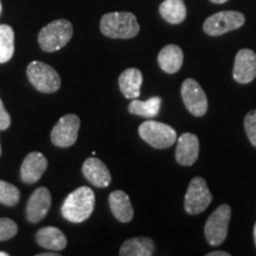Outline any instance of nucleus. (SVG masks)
Here are the masks:
<instances>
[{"label":"nucleus","mask_w":256,"mask_h":256,"mask_svg":"<svg viewBox=\"0 0 256 256\" xmlns=\"http://www.w3.org/2000/svg\"><path fill=\"white\" fill-rule=\"evenodd\" d=\"M95 208L94 191L88 186H81L66 198L60 208V214L72 223H82L88 220Z\"/></svg>","instance_id":"nucleus-1"},{"label":"nucleus","mask_w":256,"mask_h":256,"mask_svg":"<svg viewBox=\"0 0 256 256\" xmlns=\"http://www.w3.org/2000/svg\"><path fill=\"white\" fill-rule=\"evenodd\" d=\"M100 30L113 40H130L139 34L140 25L130 12H110L101 18Z\"/></svg>","instance_id":"nucleus-2"},{"label":"nucleus","mask_w":256,"mask_h":256,"mask_svg":"<svg viewBox=\"0 0 256 256\" xmlns=\"http://www.w3.org/2000/svg\"><path fill=\"white\" fill-rule=\"evenodd\" d=\"M74 34L72 24L66 19H57L42 28L38 44L46 52H55L69 43Z\"/></svg>","instance_id":"nucleus-3"},{"label":"nucleus","mask_w":256,"mask_h":256,"mask_svg":"<svg viewBox=\"0 0 256 256\" xmlns=\"http://www.w3.org/2000/svg\"><path fill=\"white\" fill-rule=\"evenodd\" d=\"M28 81L38 92L52 94L60 88V78L49 64L40 60H32L26 68Z\"/></svg>","instance_id":"nucleus-4"},{"label":"nucleus","mask_w":256,"mask_h":256,"mask_svg":"<svg viewBox=\"0 0 256 256\" xmlns=\"http://www.w3.org/2000/svg\"><path fill=\"white\" fill-rule=\"evenodd\" d=\"M139 136L150 146L158 150L168 148L177 142V132L168 124L147 120L139 126Z\"/></svg>","instance_id":"nucleus-5"},{"label":"nucleus","mask_w":256,"mask_h":256,"mask_svg":"<svg viewBox=\"0 0 256 256\" xmlns=\"http://www.w3.org/2000/svg\"><path fill=\"white\" fill-rule=\"evenodd\" d=\"M230 217H232V208L228 204L220 206L209 216L204 228V234L210 246L217 247L226 241L228 236Z\"/></svg>","instance_id":"nucleus-6"},{"label":"nucleus","mask_w":256,"mask_h":256,"mask_svg":"<svg viewBox=\"0 0 256 256\" xmlns=\"http://www.w3.org/2000/svg\"><path fill=\"white\" fill-rule=\"evenodd\" d=\"M212 202V194L206 179L194 177L188 184L184 198V209L188 215H198L208 209Z\"/></svg>","instance_id":"nucleus-7"},{"label":"nucleus","mask_w":256,"mask_h":256,"mask_svg":"<svg viewBox=\"0 0 256 256\" xmlns=\"http://www.w3.org/2000/svg\"><path fill=\"white\" fill-rule=\"evenodd\" d=\"M244 14L238 11H220L210 16L204 22L203 30L209 36H222L226 32L240 28L244 24Z\"/></svg>","instance_id":"nucleus-8"},{"label":"nucleus","mask_w":256,"mask_h":256,"mask_svg":"<svg viewBox=\"0 0 256 256\" xmlns=\"http://www.w3.org/2000/svg\"><path fill=\"white\" fill-rule=\"evenodd\" d=\"M80 126H81V121L78 115H64L51 130V142L55 146L62 147V148L72 146L78 140Z\"/></svg>","instance_id":"nucleus-9"},{"label":"nucleus","mask_w":256,"mask_h":256,"mask_svg":"<svg viewBox=\"0 0 256 256\" xmlns=\"http://www.w3.org/2000/svg\"><path fill=\"white\" fill-rule=\"evenodd\" d=\"M182 98L186 110L194 116H204L208 112V98L200 83L194 78H186L182 84Z\"/></svg>","instance_id":"nucleus-10"},{"label":"nucleus","mask_w":256,"mask_h":256,"mask_svg":"<svg viewBox=\"0 0 256 256\" xmlns=\"http://www.w3.org/2000/svg\"><path fill=\"white\" fill-rule=\"evenodd\" d=\"M232 76L238 83L247 84L256 78V54L250 49H242L238 52L234 64Z\"/></svg>","instance_id":"nucleus-11"},{"label":"nucleus","mask_w":256,"mask_h":256,"mask_svg":"<svg viewBox=\"0 0 256 256\" xmlns=\"http://www.w3.org/2000/svg\"><path fill=\"white\" fill-rule=\"evenodd\" d=\"M51 206V192L46 188H38L28 198L26 204V218L30 223L40 222Z\"/></svg>","instance_id":"nucleus-12"},{"label":"nucleus","mask_w":256,"mask_h":256,"mask_svg":"<svg viewBox=\"0 0 256 256\" xmlns=\"http://www.w3.org/2000/svg\"><path fill=\"white\" fill-rule=\"evenodd\" d=\"M48 168V160L40 152H31L25 156L20 166V179L25 184H34Z\"/></svg>","instance_id":"nucleus-13"},{"label":"nucleus","mask_w":256,"mask_h":256,"mask_svg":"<svg viewBox=\"0 0 256 256\" xmlns=\"http://www.w3.org/2000/svg\"><path fill=\"white\" fill-rule=\"evenodd\" d=\"M200 156V140L194 133H184L177 139L176 160L183 166H191Z\"/></svg>","instance_id":"nucleus-14"},{"label":"nucleus","mask_w":256,"mask_h":256,"mask_svg":"<svg viewBox=\"0 0 256 256\" xmlns=\"http://www.w3.org/2000/svg\"><path fill=\"white\" fill-rule=\"evenodd\" d=\"M82 174L96 188H107L112 182L110 170L100 159L92 156L83 162Z\"/></svg>","instance_id":"nucleus-15"},{"label":"nucleus","mask_w":256,"mask_h":256,"mask_svg":"<svg viewBox=\"0 0 256 256\" xmlns=\"http://www.w3.org/2000/svg\"><path fill=\"white\" fill-rule=\"evenodd\" d=\"M108 203L112 214L121 223H130L133 220L134 210L126 192L121 190L113 191L108 198Z\"/></svg>","instance_id":"nucleus-16"},{"label":"nucleus","mask_w":256,"mask_h":256,"mask_svg":"<svg viewBox=\"0 0 256 256\" xmlns=\"http://www.w3.org/2000/svg\"><path fill=\"white\" fill-rule=\"evenodd\" d=\"M142 81V72L139 69H126L119 78V88L124 98L134 100V98H138L140 96Z\"/></svg>","instance_id":"nucleus-17"},{"label":"nucleus","mask_w":256,"mask_h":256,"mask_svg":"<svg viewBox=\"0 0 256 256\" xmlns=\"http://www.w3.org/2000/svg\"><path fill=\"white\" fill-rule=\"evenodd\" d=\"M183 50L178 46L170 44L160 50L158 55V63L160 69L168 74H176L183 66Z\"/></svg>","instance_id":"nucleus-18"},{"label":"nucleus","mask_w":256,"mask_h":256,"mask_svg":"<svg viewBox=\"0 0 256 256\" xmlns=\"http://www.w3.org/2000/svg\"><path fill=\"white\" fill-rule=\"evenodd\" d=\"M36 242L42 248L50 250H62L66 247V238L62 230L56 226H46L36 234Z\"/></svg>","instance_id":"nucleus-19"},{"label":"nucleus","mask_w":256,"mask_h":256,"mask_svg":"<svg viewBox=\"0 0 256 256\" xmlns=\"http://www.w3.org/2000/svg\"><path fill=\"white\" fill-rule=\"evenodd\" d=\"M154 250L156 246L153 240L148 238H133L124 242L119 254L121 256H152Z\"/></svg>","instance_id":"nucleus-20"},{"label":"nucleus","mask_w":256,"mask_h":256,"mask_svg":"<svg viewBox=\"0 0 256 256\" xmlns=\"http://www.w3.org/2000/svg\"><path fill=\"white\" fill-rule=\"evenodd\" d=\"M159 12L170 24H180L186 18V6L183 0H164L159 6Z\"/></svg>","instance_id":"nucleus-21"},{"label":"nucleus","mask_w":256,"mask_h":256,"mask_svg":"<svg viewBox=\"0 0 256 256\" xmlns=\"http://www.w3.org/2000/svg\"><path fill=\"white\" fill-rule=\"evenodd\" d=\"M160 107H162V98L159 96H154L146 101H139L134 98L128 106V112L133 115L152 119L159 114Z\"/></svg>","instance_id":"nucleus-22"},{"label":"nucleus","mask_w":256,"mask_h":256,"mask_svg":"<svg viewBox=\"0 0 256 256\" xmlns=\"http://www.w3.org/2000/svg\"><path fill=\"white\" fill-rule=\"evenodd\" d=\"M14 54V31L10 25H0V64L8 62Z\"/></svg>","instance_id":"nucleus-23"},{"label":"nucleus","mask_w":256,"mask_h":256,"mask_svg":"<svg viewBox=\"0 0 256 256\" xmlns=\"http://www.w3.org/2000/svg\"><path fill=\"white\" fill-rule=\"evenodd\" d=\"M20 200V192L14 184L0 180V204L6 206H14Z\"/></svg>","instance_id":"nucleus-24"},{"label":"nucleus","mask_w":256,"mask_h":256,"mask_svg":"<svg viewBox=\"0 0 256 256\" xmlns=\"http://www.w3.org/2000/svg\"><path fill=\"white\" fill-rule=\"evenodd\" d=\"M18 232V226L14 220L2 217L0 218V241L14 238Z\"/></svg>","instance_id":"nucleus-25"},{"label":"nucleus","mask_w":256,"mask_h":256,"mask_svg":"<svg viewBox=\"0 0 256 256\" xmlns=\"http://www.w3.org/2000/svg\"><path fill=\"white\" fill-rule=\"evenodd\" d=\"M244 130L249 142L256 147V110H250L244 118Z\"/></svg>","instance_id":"nucleus-26"},{"label":"nucleus","mask_w":256,"mask_h":256,"mask_svg":"<svg viewBox=\"0 0 256 256\" xmlns=\"http://www.w3.org/2000/svg\"><path fill=\"white\" fill-rule=\"evenodd\" d=\"M11 126V116L5 110L4 104L0 100V130H5Z\"/></svg>","instance_id":"nucleus-27"},{"label":"nucleus","mask_w":256,"mask_h":256,"mask_svg":"<svg viewBox=\"0 0 256 256\" xmlns=\"http://www.w3.org/2000/svg\"><path fill=\"white\" fill-rule=\"evenodd\" d=\"M206 256H230V252H223V250L211 252H208Z\"/></svg>","instance_id":"nucleus-28"},{"label":"nucleus","mask_w":256,"mask_h":256,"mask_svg":"<svg viewBox=\"0 0 256 256\" xmlns=\"http://www.w3.org/2000/svg\"><path fill=\"white\" fill-rule=\"evenodd\" d=\"M211 2H214V4H224V2H226L228 0H210Z\"/></svg>","instance_id":"nucleus-29"},{"label":"nucleus","mask_w":256,"mask_h":256,"mask_svg":"<svg viewBox=\"0 0 256 256\" xmlns=\"http://www.w3.org/2000/svg\"><path fill=\"white\" fill-rule=\"evenodd\" d=\"M38 256H58L56 252H44V254H40Z\"/></svg>","instance_id":"nucleus-30"},{"label":"nucleus","mask_w":256,"mask_h":256,"mask_svg":"<svg viewBox=\"0 0 256 256\" xmlns=\"http://www.w3.org/2000/svg\"><path fill=\"white\" fill-rule=\"evenodd\" d=\"M254 241H255V246H256V223L254 226Z\"/></svg>","instance_id":"nucleus-31"},{"label":"nucleus","mask_w":256,"mask_h":256,"mask_svg":"<svg viewBox=\"0 0 256 256\" xmlns=\"http://www.w3.org/2000/svg\"><path fill=\"white\" fill-rule=\"evenodd\" d=\"M0 256H8V254L5 252H0Z\"/></svg>","instance_id":"nucleus-32"},{"label":"nucleus","mask_w":256,"mask_h":256,"mask_svg":"<svg viewBox=\"0 0 256 256\" xmlns=\"http://www.w3.org/2000/svg\"><path fill=\"white\" fill-rule=\"evenodd\" d=\"M0 156H2V145H0Z\"/></svg>","instance_id":"nucleus-33"},{"label":"nucleus","mask_w":256,"mask_h":256,"mask_svg":"<svg viewBox=\"0 0 256 256\" xmlns=\"http://www.w3.org/2000/svg\"><path fill=\"white\" fill-rule=\"evenodd\" d=\"M0 11H2V2H0Z\"/></svg>","instance_id":"nucleus-34"}]
</instances>
